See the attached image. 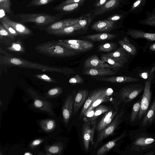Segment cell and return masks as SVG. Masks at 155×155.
Instances as JSON below:
<instances>
[{"instance_id": "cell-45", "label": "cell", "mask_w": 155, "mask_h": 155, "mask_svg": "<svg viewBox=\"0 0 155 155\" xmlns=\"http://www.w3.org/2000/svg\"><path fill=\"white\" fill-rule=\"evenodd\" d=\"M0 21L4 28L12 35L15 37L20 36L18 33L10 25L2 19H1Z\"/></svg>"}, {"instance_id": "cell-12", "label": "cell", "mask_w": 155, "mask_h": 155, "mask_svg": "<svg viewBox=\"0 0 155 155\" xmlns=\"http://www.w3.org/2000/svg\"><path fill=\"white\" fill-rule=\"evenodd\" d=\"M117 103L116 105L107 112L97 126V130L99 132L109 124L119 112V109Z\"/></svg>"}, {"instance_id": "cell-35", "label": "cell", "mask_w": 155, "mask_h": 155, "mask_svg": "<svg viewBox=\"0 0 155 155\" xmlns=\"http://www.w3.org/2000/svg\"><path fill=\"white\" fill-rule=\"evenodd\" d=\"M126 52L127 51L121 47L113 52L106 54L108 56L123 61L125 63L128 60Z\"/></svg>"}, {"instance_id": "cell-40", "label": "cell", "mask_w": 155, "mask_h": 155, "mask_svg": "<svg viewBox=\"0 0 155 155\" xmlns=\"http://www.w3.org/2000/svg\"><path fill=\"white\" fill-rule=\"evenodd\" d=\"M62 87H56L50 89L45 95L46 97L53 98L58 96L63 92Z\"/></svg>"}, {"instance_id": "cell-51", "label": "cell", "mask_w": 155, "mask_h": 155, "mask_svg": "<svg viewBox=\"0 0 155 155\" xmlns=\"http://www.w3.org/2000/svg\"><path fill=\"white\" fill-rule=\"evenodd\" d=\"M42 142V140L40 139H37L33 140L30 144L31 147H34L39 145Z\"/></svg>"}, {"instance_id": "cell-31", "label": "cell", "mask_w": 155, "mask_h": 155, "mask_svg": "<svg viewBox=\"0 0 155 155\" xmlns=\"http://www.w3.org/2000/svg\"><path fill=\"white\" fill-rule=\"evenodd\" d=\"M118 43L122 48L130 54L134 55L136 54L137 49L136 47L130 43L127 37H125L122 39L119 40Z\"/></svg>"}, {"instance_id": "cell-13", "label": "cell", "mask_w": 155, "mask_h": 155, "mask_svg": "<svg viewBox=\"0 0 155 155\" xmlns=\"http://www.w3.org/2000/svg\"><path fill=\"white\" fill-rule=\"evenodd\" d=\"M1 19L11 26L20 36H30L33 35L32 31L27 27L22 24L11 20L7 16H4Z\"/></svg>"}, {"instance_id": "cell-36", "label": "cell", "mask_w": 155, "mask_h": 155, "mask_svg": "<svg viewBox=\"0 0 155 155\" xmlns=\"http://www.w3.org/2000/svg\"><path fill=\"white\" fill-rule=\"evenodd\" d=\"M63 147L61 143H58L45 148L47 154H60Z\"/></svg>"}, {"instance_id": "cell-25", "label": "cell", "mask_w": 155, "mask_h": 155, "mask_svg": "<svg viewBox=\"0 0 155 155\" xmlns=\"http://www.w3.org/2000/svg\"><path fill=\"white\" fill-rule=\"evenodd\" d=\"M98 80L111 83H120L137 82L139 80L137 78L124 76L101 78Z\"/></svg>"}, {"instance_id": "cell-33", "label": "cell", "mask_w": 155, "mask_h": 155, "mask_svg": "<svg viewBox=\"0 0 155 155\" xmlns=\"http://www.w3.org/2000/svg\"><path fill=\"white\" fill-rule=\"evenodd\" d=\"M39 124L41 129L47 132H51L53 130L56 126L55 121L51 119L41 120Z\"/></svg>"}, {"instance_id": "cell-50", "label": "cell", "mask_w": 155, "mask_h": 155, "mask_svg": "<svg viewBox=\"0 0 155 155\" xmlns=\"http://www.w3.org/2000/svg\"><path fill=\"white\" fill-rule=\"evenodd\" d=\"M108 0H97L95 3L94 6L96 8H98L102 6Z\"/></svg>"}, {"instance_id": "cell-43", "label": "cell", "mask_w": 155, "mask_h": 155, "mask_svg": "<svg viewBox=\"0 0 155 155\" xmlns=\"http://www.w3.org/2000/svg\"><path fill=\"white\" fill-rule=\"evenodd\" d=\"M10 7V0H0V8L3 9L6 12L11 13Z\"/></svg>"}, {"instance_id": "cell-56", "label": "cell", "mask_w": 155, "mask_h": 155, "mask_svg": "<svg viewBox=\"0 0 155 155\" xmlns=\"http://www.w3.org/2000/svg\"><path fill=\"white\" fill-rule=\"evenodd\" d=\"M2 102H1V101H0V107H1L2 105Z\"/></svg>"}, {"instance_id": "cell-3", "label": "cell", "mask_w": 155, "mask_h": 155, "mask_svg": "<svg viewBox=\"0 0 155 155\" xmlns=\"http://www.w3.org/2000/svg\"><path fill=\"white\" fill-rule=\"evenodd\" d=\"M35 48L40 54L55 58L70 57L79 53L58 44L56 41H48L40 44L35 46Z\"/></svg>"}, {"instance_id": "cell-17", "label": "cell", "mask_w": 155, "mask_h": 155, "mask_svg": "<svg viewBox=\"0 0 155 155\" xmlns=\"http://www.w3.org/2000/svg\"><path fill=\"white\" fill-rule=\"evenodd\" d=\"M122 0H108L101 7L93 11L94 16L103 15L118 7Z\"/></svg>"}, {"instance_id": "cell-34", "label": "cell", "mask_w": 155, "mask_h": 155, "mask_svg": "<svg viewBox=\"0 0 155 155\" xmlns=\"http://www.w3.org/2000/svg\"><path fill=\"white\" fill-rule=\"evenodd\" d=\"M92 20V16L90 14H86L78 18L77 21L74 24L86 31L90 24Z\"/></svg>"}, {"instance_id": "cell-16", "label": "cell", "mask_w": 155, "mask_h": 155, "mask_svg": "<svg viewBox=\"0 0 155 155\" xmlns=\"http://www.w3.org/2000/svg\"><path fill=\"white\" fill-rule=\"evenodd\" d=\"M128 134L127 130H124L119 136L109 141L101 146L97 151L96 154L103 155L112 149L120 141L125 137Z\"/></svg>"}, {"instance_id": "cell-37", "label": "cell", "mask_w": 155, "mask_h": 155, "mask_svg": "<svg viewBox=\"0 0 155 155\" xmlns=\"http://www.w3.org/2000/svg\"><path fill=\"white\" fill-rule=\"evenodd\" d=\"M82 3H76L67 5H59L54 8L57 11L60 12H69L75 10Z\"/></svg>"}, {"instance_id": "cell-20", "label": "cell", "mask_w": 155, "mask_h": 155, "mask_svg": "<svg viewBox=\"0 0 155 155\" xmlns=\"http://www.w3.org/2000/svg\"><path fill=\"white\" fill-rule=\"evenodd\" d=\"M117 27L115 21L100 20L94 23L92 26V28L95 31H109Z\"/></svg>"}, {"instance_id": "cell-7", "label": "cell", "mask_w": 155, "mask_h": 155, "mask_svg": "<svg viewBox=\"0 0 155 155\" xmlns=\"http://www.w3.org/2000/svg\"><path fill=\"white\" fill-rule=\"evenodd\" d=\"M23 23L33 22L40 25H48L56 21L62 16L44 13H22L20 14Z\"/></svg>"}, {"instance_id": "cell-4", "label": "cell", "mask_w": 155, "mask_h": 155, "mask_svg": "<svg viewBox=\"0 0 155 155\" xmlns=\"http://www.w3.org/2000/svg\"><path fill=\"white\" fill-rule=\"evenodd\" d=\"M155 71L154 66L151 69L148 79L145 84L143 94L141 97L140 106L137 120L138 125L148 110L153 98L151 86L152 78Z\"/></svg>"}, {"instance_id": "cell-18", "label": "cell", "mask_w": 155, "mask_h": 155, "mask_svg": "<svg viewBox=\"0 0 155 155\" xmlns=\"http://www.w3.org/2000/svg\"><path fill=\"white\" fill-rule=\"evenodd\" d=\"M89 91L86 89H80L77 93L74 98L73 115H75L84 104L88 95Z\"/></svg>"}, {"instance_id": "cell-2", "label": "cell", "mask_w": 155, "mask_h": 155, "mask_svg": "<svg viewBox=\"0 0 155 155\" xmlns=\"http://www.w3.org/2000/svg\"><path fill=\"white\" fill-rule=\"evenodd\" d=\"M129 136L131 141L128 147L130 154L144 155L148 151L155 150V132L153 134L138 128L130 131Z\"/></svg>"}, {"instance_id": "cell-39", "label": "cell", "mask_w": 155, "mask_h": 155, "mask_svg": "<svg viewBox=\"0 0 155 155\" xmlns=\"http://www.w3.org/2000/svg\"><path fill=\"white\" fill-rule=\"evenodd\" d=\"M146 18L139 21L140 24L155 27V13H147Z\"/></svg>"}, {"instance_id": "cell-1", "label": "cell", "mask_w": 155, "mask_h": 155, "mask_svg": "<svg viewBox=\"0 0 155 155\" xmlns=\"http://www.w3.org/2000/svg\"><path fill=\"white\" fill-rule=\"evenodd\" d=\"M0 64L9 67L37 69L42 71L56 72L69 75L75 73L72 69L68 68H59L49 66L33 62L22 58L11 55L0 48Z\"/></svg>"}, {"instance_id": "cell-23", "label": "cell", "mask_w": 155, "mask_h": 155, "mask_svg": "<svg viewBox=\"0 0 155 155\" xmlns=\"http://www.w3.org/2000/svg\"><path fill=\"white\" fill-rule=\"evenodd\" d=\"M83 74L91 76L114 75L117 73L111 69L108 68H85Z\"/></svg>"}, {"instance_id": "cell-6", "label": "cell", "mask_w": 155, "mask_h": 155, "mask_svg": "<svg viewBox=\"0 0 155 155\" xmlns=\"http://www.w3.org/2000/svg\"><path fill=\"white\" fill-rule=\"evenodd\" d=\"M144 87L140 85H130L121 88L119 92L118 105L127 104L135 100L143 92Z\"/></svg>"}, {"instance_id": "cell-49", "label": "cell", "mask_w": 155, "mask_h": 155, "mask_svg": "<svg viewBox=\"0 0 155 155\" xmlns=\"http://www.w3.org/2000/svg\"><path fill=\"white\" fill-rule=\"evenodd\" d=\"M85 0H66L61 4V5H64L71 4L76 3H82Z\"/></svg>"}, {"instance_id": "cell-8", "label": "cell", "mask_w": 155, "mask_h": 155, "mask_svg": "<svg viewBox=\"0 0 155 155\" xmlns=\"http://www.w3.org/2000/svg\"><path fill=\"white\" fill-rule=\"evenodd\" d=\"M27 91L33 99L34 107L42 111L54 115L51 103L46 97L39 95L35 91L30 88H28Z\"/></svg>"}, {"instance_id": "cell-15", "label": "cell", "mask_w": 155, "mask_h": 155, "mask_svg": "<svg viewBox=\"0 0 155 155\" xmlns=\"http://www.w3.org/2000/svg\"><path fill=\"white\" fill-rule=\"evenodd\" d=\"M84 67L85 68H108L111 69L117 68L104 62L96 54L90 56L85 60L84 63Z\"/></svg>"}, {"instance_id": "cell-24", "label": "cell", "mask_w": 155, "mask_h": 155, "mask_svg": "<svg viewBox=\"0 0 155 155\" xmlns=\"http://www.w3.org/2000/svg\"><path fill=\"white\" fill-rule=\"evenodd\" d=\"M127 34L135 39L145 38L148 40L155 41V33L145 32L138 30L130 29Z\"/></svg>"}, {"instance_id": "cell-38", "label": "cell", "mask_w": 155, "mask_h": 155, "mask_svg": "<svg viewBox=\"0 0 155 155\" xmlns=\"http://www.w3.org/2000/svg\"><path fill=\"white\" fill-rule=\"evenodd\" d=\"M7 50L12 51L24 53L25 49L21 42L19 40L13 42L7 48Z\"/></svg>"}, {"instance_id": "cell-22", "label": "cell", "mask_w": 155, "mask_h": 155, "mask_svg": "<svg viewBox=\"0 0 155 155\" xmlns=\"http://www.w3.org/2000/svg\"><path fill=\"white\" fill-rule=\"evenodd\" d=\"M141 97L133 104L130 114L127 117L129 124L134 127L138 125L137 120L140 106Z\"/></svg>"}, {"instance_id": "cell-47", "label": "cell", "mask_w": 155, "mask_h": 155, "mask_svg": "<svg viewBox=\"0 0 155 155\" xmlns=\"http://www.w3.org/2000/svg\"><path fill=\"white\" fill-rule=\"evenodd\" d=\"M59 41L72 44H75L88 42V41L78 39H59Z\"/></svg>"}, {"instance_id": "cell-52", "label": "cell", "mask_w": 155, "mask_h": 155, "mask_svg": "<svg viewBox=\"0 0 155 155\" xmlns=\"http://www.w3.org/2000/svg\"><path fill=\"white\" fill-rule=\"evenodd\" d=\"M143 0H137L133 4L130 11H132L137 8L141 3Z\"/></svg>"}, {"instance_id": "cell-30", "label": "cell", "mask_w": 155, "mask_h": 155, "mask_svg": "<svg viewBox=\"0 0 155 155\" xmlns=\"http://www.w3.org/2000/svg\"><path fill=\"white\" fill-rule=\"evenodd\" d=\"M117 37V35L106 33H102L93 35H88L86 38L94 41H99L113 39Z\"/></svg>"}, {"instance_id": "cell-27", "label": "cell", "mask_w": 155, "mask_h": 155, "mask_svg": "<svg viewBox=\"0 0 155 155\" xmlns=\"http://www.w3.org/2000/svg\"><path fill=\"white\" fill-rule=\"evenodd\" d=\"M112 94V92H109L107 89L105 92L97 98L91 105L86 111L84 117L87 116L90 112L100 104L108 101L110 98L109 96Z\"/></svg>"}, {"instance_id": "cell-48", "label": "cell", "mask_w": 155, "mask_h": 155, "mask_svg": "<svg viewBox=\"0 0 155 155\" xmlns=\"http://www.w3.org/2000/svg\"><path fill=\"white\" fill-rule=\"evenodd\" d=\"M123 17V16L120 14H115L107 18L106 20L116 21L121 19Z\"/></svg>"}, {"instance_id": "cell-29", "label": "cell", "mask_w": 155, "mask_h": 155, "mask_svg": "<svg viewBox=\"0 0 155 155\" xmlns=\"http://www.w3.org/2000/svg\"><path fill=\"white\" fill-rule=\"evenodd\" d=\"M110 110V108L107 106L99 105L92 110L93 111V112H91L89 113H91V115L88 117L85 118V120L87 122L95 120L98 116Z\"/></svg>"}, {"instance_id": "cell-19", "label": "cell", "mask_w": 155, "mask_h": 155, "mask_svg": "<svg viewBox=\"0 0 155 155\" xmlns=\"http://www.w3.org/2000/svg\"><path fill=\"white\" fill-rule=\"evenodd\" d=\"M59 44L71 50L78 52L87 51L93 48L94 45L90 41L75 44H68L56 41Z\"/></svg>"}, {"instance_id": "cell-14", "label": "cell", "mask_w": 155, "mask_h": 155, "mask_svg": "<svg viewBox=\"0 0 155 155\" xmlns=\"http://www.w3.org/2000/svg\"><path fill=\"white\" fill-rule=\"evenodd\" d=\"M107 90L106 88H101L94 90L90 93L81 110L79 117L80 119L84 117L86 112L91 105L97 98L105 92Z\"/></svg>"}, {"instance_id": "cell-28", "label": "cell", "mask_w": 155, "mask_h": 155, "mask_svg": "<svg viewBox=\"0 0 155 155\" xmlns=\"http://www.w3.org/2000/svg\"><path fill=\"white\" fill-rule=\"evenodd\" d=\"M15 37L10 34L2 24L0 25V42L6 45H10L15 41Z\"/></svg>"}, {"instance_id": "cell-44", "label": "cell", "mask_w": 155, "mask_h": 155, "mask_svg": "<svg viewBox=\"0 0 155 155\" xmlns=\"http://www.w3.org/2000/svg\"><path fill=\"white\" fill-rule=\"evenodd\" d=\"M34 76L38 78L48 82L54 83L57 82V81L54 79L45 74H38L34 75Z\"/></svg>"}, {"instance_id": "cell-11", "label": "cell", "mask_w": 155, "mask_h": 155, "mask_svg": "<svg viewBox=\"0 0 155 155\" xmlns=\"http://www.w3.org/2000/svg\"><path fill=\"white\" fill-rule=\"evenodd\" d=\"M153 124L155 125V94L150 107L138 124V128L147 130Z\"/></svg>"}, {"instance_id": "cell-55", "label": "cell", "mask_w": 155, "mask_h": 155, "mask_svg": "<svg viewBox=\"0 0 155 155\" xmlns=\"http://www.w3.org/2000/svg\"><path fill=\"white\" fill-rule=\"evenodd\" d=\"M24 155H32V154L30 152H25V153H24Z\"/></svg>"}, {"instance_id": "cell-9", "label": "cell", "mask_w": 155, "mask_h": 155, "mask_svg": "<svg viewBox=\"0 0 155 155\" xmlns=\"http://www.w3.org/2000/svg\"><path fill=\"white\" fill-rule=\"evenodd\" d=\"M96 127V121L86 122L82 126V136L83 145L86 151H88L90 143L94 145V137Z\"/></svg>"}, {"instance_id": "cell-42", "label": "cell", "mask_w": 155, "mask_h": 155, "mask_svg": "<svg viewBox=\"0 0 155 155\" xmlns=\"http://www.w3.org/2000/svg\"><path fill=\"white\" fill-rule=\"evenodd\" d=\"M57 0H32L27 5V7L39 6L45 5Z\"/></svg>"}, {"instance_id": "cell-32", "label": "cell", "mask_w": 155, "mask_h": 155, "mask_svg": "<svg viewBox=\"0 0 155 155\" xmlns=\"http://www.w3.org/2000/svg\"><path fill=\"white\" fill-rule=\"evenodd\" d=\"M101 60L104 62L107 63L117 68L123 67L125 63L123 61L108 56L106 54H102L101 55Z\"/></svg>"}, {"instance_id": "cell-21", "label": "cell", "mask_w": 155, "mask_h": 155, "mask_svg": "<svg viewBox=\"0 0 155 155\" xmlns=\"http://www.w3.org/2000/svg\"><path fill=\"white\" fill-rule=\"evenodd\" d=\"M78 19H66L55 22L47 27L46 31L51 34L53 32L75 24Z\"/></svg>"}, {"instance_id": "cell-5", "label": "cell", "mask_w": 155, "mask_h": 155, "mask_svg": "<svg viewBox=\"0 0 155 155\" xmlns=\"http://www.w3.org/2000/svg\"><path fill=\"white\" fill-rule=\"evenodd\" d=\"M127 115L126 109H121L116 115L112 122L104 129L99 132L97 139L94 145L96 148L98 144L107 137L112 135L119 126L126 119Z\"/></svg>"}, {"instance_id": "cell-53", "label": "cell", "mask_w": 155, "mask_h": 155, "mask_svg": "<svg viewBox=\"0 0 155 155\" xmlns=\"http://www.w3.org/2000/svg\"><path fill=\"white\" fill-rule=\"evenodd\" d=\"M149 49L152 51H155V43L151 44L150 46Z\"/></svg>"}, {"instance_id": "cell-26", "label": "cell", "mask_w": 155, "mask_h": 155, "mask_svg": "<svg viewBox=\"0 0 155 155\" xmlns=\"http://www.w3.org/2000/svg\"><path fill=\"white\" fill-rule=\"evenodd\" d=\"M81 30L84 31L80 27L74 24L53 32L51 33V34L57 36L69 35Z\"/></svg>"}, {"instance_id": "cell-10", "label": "cell", "mask_w": 155, "mask_h": 155, "mask_svg": "<svg viewBox=\"0 0 155 155\" xmlns=\"http://www.w3.org/2000/svg\"><path fill=\"white\" fill-rule=\"evenodd\" d=\"M76 93V90H74L67 96L63 104L62 112L63 122L65 125L68 124L73 115L74 98Z\"/></svg>"}, {"instance_id": "cell-46", "label": "cell", "mask_w": 155, "mask_h": 155, "mask_svg": "<svg viewBox=\"0 0 155 155\" xmlns=\"http://www.w3.org/2000/svg\"><path fill=\"white\" fill-rule=\"evenodd\" d=\"M68 82L72 84H81L84 82V80L79 74H77L71 78Z\"/></svg>"}, {"instance_id": "cell-41", "label": "cell", "mask_w": 155, "mask_h": 155, "mask_svg": "<svg viewBox=\"0 0 155 155\" xmlns=\"http://www.w3.org/2000/svg\"><path fill=\"white\" fill-rule=\"evenodd\" d=\"M116 48V45L112 42H107L100 45L98 48L99 51L108 52Z\"/></svg>"}, {"instance_id": "cell-54", "label": "cell", "mask_w": 155, "mask_h": 155, "mask_svg": "<svg viewBox=\"0 0 155 155\" xmlns=\"http://www.w3.org/2000/svg\"><path fill=\"white\" fill-rule=\"evenodd\" d=\"M148 74L146 72L143 73L141 74V77L144 79H146L147 78L148 76Z\"/></svg>"}]
</instances>
